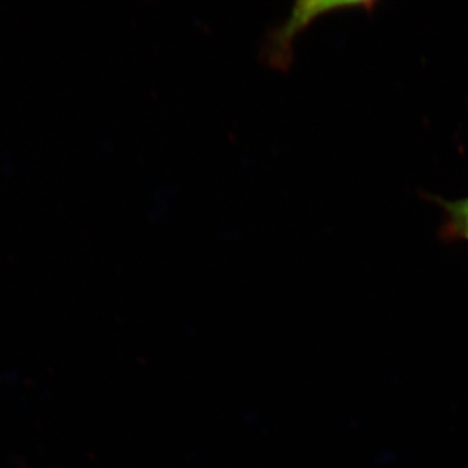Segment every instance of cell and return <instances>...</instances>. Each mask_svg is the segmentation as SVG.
<instances>
[{"instance_id":"6da1fadb","label":"cell","mask_w":468,"mask_h":468,"mask_svg":"<svg viewBox=\"0 0 468 468\" xmlns=\"http://www.w3.org/2000/svg\"><path fill=\"white\" fill-rule=\"evenodd\" d=\"M353 3L298 2L284 23L271 30L261 48V60L271 68L286 70L292 66V41L307 27L335 8L353 7Z\"/></svg>"},{"instance_id":"7a4b0ae2","label":"cell","mask_w":468,"mask_h":468,"mask_svg":"<svg viewBox=\"0 0 468 468\" xmlns=\"http://www.w3.org/2000/svg\"><path fill=\"white\" fill-rule=\"evenodd\" d=\"M445 211V223L441 228L442 239L448 241L468 242V198L460 201L436 199Z\"/></svg>"}]
</instances>
